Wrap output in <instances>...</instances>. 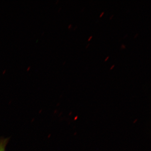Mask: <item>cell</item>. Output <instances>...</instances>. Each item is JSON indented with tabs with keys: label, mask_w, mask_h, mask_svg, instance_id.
I'll return each instance as SVG.
<instances>
[{
	"label": "cell",
	"mask_w": 151,
	"mask_h": 151,
	"mask_svg": "<svg viewBox=\"0 0 151 151\" xmlns=\"http://www.w3.org/2000/svg\"><path fill=\"white\" fill-rule=\"evenodd\" d=\"M8 138H1L0 139V151H6V147L9 142Z\"/></svg>",
	"instance_id": "6da1fadb"
},
{
	"label": "cell",
	"mask_w": 151,
	"mask_h": 151,
	"mask_svg": "<svg viewBox=\"0 0 151 151\" xmlns=\"http://www.w3.org/2000/svg\"><path fill=\"white\" fill-rule=\"evenodd\" d=\"M31 67L30 66H29L28 68L27 69V71H29V69H30Z\"/></svg>",
	"instance_id": "7a4b0ae2"
},
{
	"label": "cell",
	"mask_w": 151,
	"mask_h": 151,
	"mask_svg": "<svg viewBox=\"0 0 151 151\" xmlns=\"http://www.w3.org/2000/svg\"><path fill=\"white\" fill-rule=\"evenodd\" d=\"M92 36H90V37H89V39H88V40H89V41L90 40H91V39H92Z\"/></svg>",
	"instance_id": "3957f363"
},
{
	"label": "cell",
	"mask_w": 151,
	"mask_h": 151,
	"mask_svg": "<svg viewBox=\"0 0 151 151\" xmlns=\"http://www.w3.org/2000/svg\"><path fill=\"white\" fill-rule=\"evenodd\" d=\"M122 47H123V48H125V45H122Z\"/></svg>",
	"instance_id": "277c9868"
},
{
	"label": "cell",
	"mask_w": 151,
	"mask_h": 151,
	"mask_svg": "<svg viewBox=\"0 0 151 151\" xmlns=\"http://www.w3.org/2000/svg\"><path fill=\"white\" fill-rule=\"evenodd\" d=\"M104 12H103L101 14V15H100V17H102V16L103 15V14H104Z\"/></svg>",
	"instance_id": "5b68a950"
},
{
	"label": "cell",
	"mask_w": 151,
	"mask_h": 151,
	"mask_svg": "<svg viewBox=\"0 0 151 151\" xmlns=\"http://www.w3.org/2000/svg\"><path fill=\"white\" fill-rule=\"evenodd\" d=\"M6 72V70H4V71H3V73L4 74H5V72Z\"/></svg>",
	"instance_id": "8992f818"
},
{
	"label": "cell",
	"mask_w": 151,
	"mask_h": 151,
	"mask_svg": "<svg viewBox=\"0 0 151 151\" xmlns=\"http://www.w3.org/2000/svg\"><path fill=\"white\" fill-rule=\"evenodd\" d=\"M109 57L108 56V57H107V58H106L105 60V61H106V60H107L108 59V58H109Z\"/></svg>",
	"instance_id": "52a82bcc"
},
{
	"label": "cell",
	"mask_w": 151,
	"mask_h": 151,
	"mask_svg": "<svg viewBox=\"0 0 151 151\" xmlns=\"http://www.w3.org/2000/svg\"><path fill=\"white\" fill-rule=\"evenodd\" d=\"M114 66H115V65H113V66H112V67H111V69H112V68H113V67H114Z\"/></svg>",
	"instance_id": "ba28073f"
},
{
	"label": "cell",
	"mask_w": 151,
	"mask_h": 151,
	"mask_svg": "<svg viewBox=\"0 0 151 151\" xmlns=\"http://www.w3.org/2000/svg\"><path fill=\"white\" fill-rule=\"evenodd\" d=\"M71 27V25L70 24V25L69 26V27H68V28H70V27Z\"/></svg>",
	"instance_id": "9c48e42d"
},
{
	"label": "cell",
	"mask_w": 151,
	"mask_h": 151,
	"mask_svg": "<svg viewBox=\"0 0 151 151\" xmlns=\"http://www.w3.org/2000/svg\"><path fill=\"white\" fill-rule=\"evenodd\" d=\"M89 44H88V45H87V46H86V48H87V47H88V46H89Z\"/></svg>",
	"instance_id": "30bf717a"
}]
</instances>
